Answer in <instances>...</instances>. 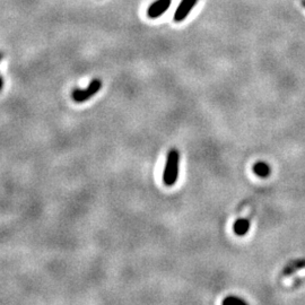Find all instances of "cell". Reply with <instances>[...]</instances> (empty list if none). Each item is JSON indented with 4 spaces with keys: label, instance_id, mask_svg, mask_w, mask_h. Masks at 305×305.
<instances>
[{
    "label": "cell",
    "instance_id": "6da1fadb",
    "mask_svg": "<svg viewBox=\"0 0 305 305\" xmlns=\"http://www.w3.org/2000/svg\"><path fill=\"white\" fill-rule=\"evenodd\" d=\"M179 164H180V154L176 148L170 149L166 158V164L163 173V182L168 187H172L176 183L177 176H179Z\"/></svg>",
    "mask_w": 305,
    "mask_h": 305
},
{
    "label": "cell",
    "instance_id": "7a4b0ae2",
    "mask_svg": "<svg viewBox=\"0 0 305 305\" xmlns=\"http://www.w3.org/2000/svg\"><path fill=\"white\" fill-rule=\"evenodd\" d=\"M101 88H102V81L100 78H95L89 83L86 88L74 89L73 92H71V98H73V101H75L76 103L86 102L88 101L89 98H92L94 95H96L100 92Z\"/></svg>",
    "mask_w": 305,
    "mask_h": 305
},
{
    "label": "cell",
    "instance_id": "3957f363",
    "mask_svg": "<svg viewBox=\"0 0 305 305\" xmlns=\"http://www.w3.org/2000/svg\"><path fill=\"white\" fill-rule=\"evenodd\" d=\"M197 2L198 0H181L179 7H177L175 14H174V22H183Z\"/></svg>",
    "mask_w": 305,
    "mask_h": 305
},
{
    "label": "cell",
    "instance_id": "277c9868",
    "mask_svg": "<svg viewBox=\"0 0 305 305\" xmlns=\"http://www.w3.org/2000/svg\"><path fill=\"white\" fill-rule=\"evenodd\" d=\"M172 0H156L148 7L147 15L149 18H158L163 15L171 6Z\"/></svg>",
    "mask_w": 305,
    "mask_h": 305
},
{
    "label": "cell",
    "instance_id": "5b68a950",
    "mask_svg": "<svg viewBox=\"0 0 305 305\" xmlns=\"http://www.w3.org/2000/svg\"><path fill=\"white\" fill-rule=\"evenodd\" d=\"M233 228H234V233L236 235L243 236V235L247 234L249 228H250V220L247 219V218H242V219L236 220Z\"/></svg>",
    "mask_w": 305,
    "mask_h": 305
},
{
    "label": "cell",
    "instance_id": "8992f818",
    "mask_svg": "<svg viewBox=\"0 0 305 305\" xmlns=\"http://www.w3.org/2000/svg\"><path fill=\"white\" fill-rule=\"evenodd\" d=\"M253 171H255L257 175H259L261 177H266L270 174V168H269L266 163L260 162V163H257L253 166Z\"/></svg>",
    "mask_w": 305,
    "mask_h": 305
},
{
    "label": "cell",
    "instance_id": "52a82bcc",
    "mask_svg": "<svg viewBox=\"0 0 305 305\" xmlns=\"http://www.w3.org/2000/svg\"><path fill=\"white\" fill-rule=\"evenodd\" d=\"M239 303H245L243 300H241V299H237V298H234V296H229V298H227V299H225L224 301H223V304H228V305H231V304H239Z\"/></svg>",
    "mask_w": 305,
    "mask_h": 305
},
{
    "label": "cell",
    "instance_id": "ba28073f",
    "mask_svg": "<svg viewBox=\"0 0 305 305\" xmlns=\"http://www.w3.org/2000/svg\"><path fill=\"white\" fill-rule=\"evenodd\" d=\"M2 87H3V78L1 75H0V92L2 90Z\"/></svg>",
    "mask_w": 305,
    "mask_h": 305
},
{
    "label": "cell",
    "instance_id": "9c48e42d",
    "mask_svg": "<svg viewBox=\"0 0 305 305\" xmlns=\"http://www.w3.org/2000/svg\"><path fill=\"white\" fill-rule=\"evenodd\" d=\"M2 57H3V55H2V53H1V52H0V60H1V59H2Z\"/></svg>",
    "mask_w": 305,
    "mask_h": 305
},
{
    "label": "cell",
    "instance_id": "30bf717a",
    "mask_svg": "<svg viewBox=\"0 0 305 305\" xmlns=\"http://www.w3.org/2000/svg\"><path fill=\"white\" fill-rule=\"evenodd\" d=\"M303 5H304V7H305V0L303 1Z\"/></svg>",
    "mask_w": 305,
    "mask_h": 305
}]
</instances>
